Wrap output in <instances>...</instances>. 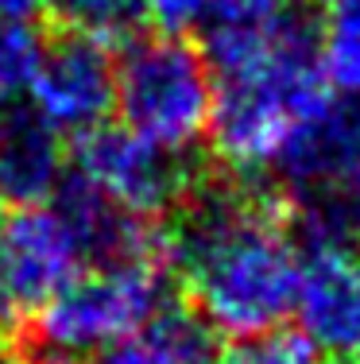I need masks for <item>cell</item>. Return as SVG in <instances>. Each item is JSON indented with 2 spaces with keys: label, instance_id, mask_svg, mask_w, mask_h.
Segmentation results:
<instances>
[{
  "label": "cell",
  "instance_id": "6da1fadb",
  "mask_svg": "<svg viewBox=\"0 0 360 364\" xmlns=\"http://www.w3.org/2000/svg\"><path fill=\"white\" fill-rule=\"evenodd\" d=\"M170 232V272L190 306L225 337L283 326L295 314L302 248L279 194L217 186L182 205Z\"/></svg>",
  "mask_w": 360,
  "mask_h": 364
},
{
  "label": "cell",
  "instance_id": "7a4b0ae2",
  "mask_svg": "<svg viewBox=\"0 0 360 364\" xmlns=\"http://www.w3.org/2000/svg\"><path fill=\"white\" fill-rule=\"evenodd\" d=\"M333 97L318 63V23L306 20L276 50L213 77V151L236 175L271 171L290 136Z\"/></svg>",
  "mask_w": 360,
  "mask_h": 364
},
{
  "label": "cell",
  "instance_id": "3957f363",
  "mask_svg": "<svg viewBox=\"0 0 360 364\" xmlns=\"http://www.w3.org/2000/svg\"><path fill=\"white\" fill-rule=\"evenodd\" d=\"M306 240L353 245L360 232V97H333L271 167Z\"/></svg>",
  "mask_w": 360,
  "mask_h": 364
},
{
  "label": "cell",
  "instance_id": "277c9868",
  "mask_svg": "<svg viewBox=\"0 0 360 364\" xmlns=\"http://www.w3.org/2000/svg\"><path fill=\"white\" fill-rule=\"evenodd\" d=\"M116 112L128 132L190 155L213 120L209 63L186 39H128L116 58Z\"/></svg>",
  "mask_w": 360,
  "mask_h": 364
},
{
  "label": "cell",
  "instance_id": "5b68a950",
  "mask_svg": "<svg viewBox=\"0 0 360 364\" xmlns=\"http://www.w3.org/2000/svg\"><path fill=\"white\" fill-rule=\"evenodd\" d=\"M163 306H170V264L85 267L31 318V333L47 353L101 357L143 333Z\"/></svg>",
  "mask_w": 360,
  "mask_h": 364
},
{
  "label": "cell",
  "instance_id": "8992f818",
  "mask_svg": "<svg viewBox=\"0 0 360 364\" xmlns=\"http://www.w3.org/2000/svg\"><path fill=\"white\" fill-rule=\"evenodd\" d=\"M70 175L143 221L178 213L198 194V171L186 155L143 140L124 124H101L74 136Z\"/></svg>",
  "mask_w": 360,
  "mask_h": 364
},
{
  "label": "cell",
  "instance_id": "52a82bcc",
  "mask_svg": "<svg viewBox=\"0 0 360 364\" xmlns=\"http://www.w3.org/2000/svg\"><path fill=\"white\" fill-rule=\"evenodd\" d=\"M78 272H85V259L50 205L8 210L0 237V329L31 326Z\"/></svg>",
  "mask_w": 360,
  "mask_h": 364
},
{
  "label": "cell",
  "instance_id": "ba28073f",
  "mask_svg": "<svg viewBox=\"0 0 360 364\" xmlns=\"http://www.w3.org/2000/svg\"><path fill=\"white\" fill-rule=\"evenodd\" d=\"M23 97L62 136H82L101 128L105 117L116 109L113 47L70 28L43 36Z\"/></svg>",
  "mask_w": 360,
  "mask_h": 364
},
{
  "label": "cell",
  "instance_id": "9c48e42d",
  "mask_svg": "<svg viewBox=\"0 0 360 364\" xmlns=\"http://www.w3.org/2000/svg\"><path fill=\"white\" fill-rule=\"evenodd\" d=\"M298 329L322 357L360 360V248L306 240L295 291Z\"/></svg>",
  "mask_w": 360,
  "mask_h": 364
},
{
  "label": "cell",
  "instance_id": "30bf717a",
  "mask_svg": "<svg viewBox=\"0 0 360 364\" xmlns=\"http://www.w3.org/2000/svg\"><path fill=\"white\" fill-rule=\"evenodd\" d=\"M66 167L70 155L62 132L28 97L0 101V202L16 210L47 205Z\"/></svg>",
  "mask_w": 360,
  "mask_h": 364
},
{
  "label": "cell",
  "instance_id": "8fae6325",
  "mask_svg": "<svg viewBox=\"0 0 360 364\" xmlns=\"http://www.w3.org/2000/svg\"><path fill=\"white\" fill-rule=\"evenodd\" d=\"M221 333L194 306L170 302L143 333L97 357V364H217Z\"/></svg>",
  "mask_w": 360,
  "mask_h": 364
},
{
  "label": "cell",
  "instance_id": "7c38bea8",
  "mask_svg": "<svg viewBox=\"0 0 360 364\" xmlns=\"http://www.w3.org/2000/svg\"><path fill=\"white\" fill-rule=\"evenodd\" d=\"M318 63L337 97H360V0H329L318 20Z\"/></svg>",
  "mask_w": 360,
  "mask_h": 364
},
{
  "label": "cell",
  "instance_id": "4fadbf2b",
  "mask_svg": "<svg viewBox=\"0 0 360 364\" xmlns=\"http://www.w3.org/2000/svg\"><path fill=\"white\" fill-rule=\"evenodd\" d=\"M55 12L70 31L101 43H128L143 23V0H58Z\"/></svg>",
  "mask_w": 360,
  "mask_h": 364
},
{
  "label": "cell",
  "instance_id": "5bb4252c",
  "mask_svg": "<svg viewBox=\"0 0 360 364\" xmlns=\"http://www.w3.org/2000/svg\"><path fill=\"white\" fill-rule=\"evenodd\" d=\"M217 364H322V353L302 329L276 326L263 333L233 337L217 353Z\"/></svg>",
  "mask_w": 360,
  "mask_h": 364
},
{
  "label": "cell",
  "instance_id": "9a60e30c",
  "mask_svg": "<svg viewBox=\"0 0 360 364\" xmlns=\"http://www.w3.org/2000/svg\"><path fill=\"white\" fill-rule=\"evenodd\" d=\"M209 0H143V20L163 39H186L202 31Z\"/></svg>",
  "mask_w": 360,
  "mask_h": 364
},
{
  "label": "cell",
  "instance_id": "2e32d148",
  "mask_svg": "<svg viewBox=\"0 0 360 364\" xmlns=\"http://www.w3.org/2000/svg\"><path fill=\"white\" fill-rule=\"evenodd\" d=\"M58 0H0V20L4 23H36L39 16L55 12Z\"/></svg>",
  "mask_w": 360,
  "mask_h": 364
},
{
  "label": "cell",
  "instance_id": "e0dca14e",
  "mask_svg": "<svg viewBox=\"0 0 360 364\" xmlns=\"http://www.w3.org/2000/svg\"><path fill=\"white\" fill-rule=\"evenodd\" d=\"M0 364H28V349L12 329H0Z\"/></svg>",
  "mask_w": 360,
  "mask_h": 364
},
{
  "label": "cell",
  "instance_id": "ac0fdd59",
  "mask_svg": "<svg viewBox=\"0 0 360 364\" xmlns=\"http://www.w3.org/2000/svg\"><path fill=\"white\" fill-rule=\"evenodd\" d=\"M28 364H85L82 357H66V353H47V349H39V353H28Z\"/></svg>",
  "mask_w": 360,
  "mask_h": 364
},
{
  "label": "cell",
  "instance_id": "d6986e66",
  "mask_svg": "<svg viewBox=\"0 0 360 364\" xmlns=\"http://www.w3.org/2000/svg\"><path fill=\"white\" fill-rule=\"evenodd\" d=\"M295 4H314V0H295ZM325 4H329V0H325Z\"/></svg>",
  "mask_w": 360,
  "mask_h": 364
},
{
  "label": "cell",
  "instance_id": "ffe728a7",
  "mask_svg": "<svg viewBox=\"0 0 360 364\" xmlns=\"http://www.w3.org/2000/svg\"><path fill=\"white\" fill-rule=\"evenodd\" d=\"M356 364H360V360H356Z\"/></svg>",
  "mask_w": 360,
  "mask_h": 364
}]
</instances>
